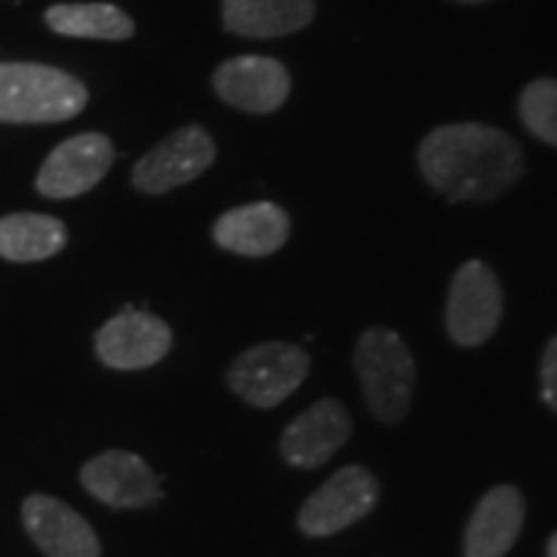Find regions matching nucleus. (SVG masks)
<instances>
[{"label":"nucleus","instance_id":"obj_22","mask_svg":"<svg viewBox=\"0 0 557 557\" xmlns=\"http://www.w3.org/2000/svg\"><path fill=\"white\" fill-rule=\"evenodd\" d=\"M459 3H487V0H459Z\"/></svg>","mask_w":557,"mask_h":557},{"label":"nucleus","instance_id":"obj_15","mask_svg":"<svg viewBox=\"0 0 557 557\" xmlns=\"http://www.w3.org/2000/svg\"><path fill=\"white\" fill-rule=\"evenodd\" d=\"M212 238L220 248L238 256L276 253L289 238V214L274 201H256L230 209L214 222Z\"/></svg>","mask_w":557,"mask_h":557},{"label":"nucleus","instance_id":"obj_2","mask_svg":"<svg viewBox=\"0 0 557 557\" xmlns=\"http://www.w3.org/2000/svg\"><path fill=\"white\" fill-rule=\"evenodd\" d=\"M86 103V86L58 67L39 62H0V122H65L81 114Z\"/></svg>","mask_w":557,"mask_h":557},{"label":"nucleus","instance_id":"obj_16","mask_svg":"<svg viewBox=\"0 0 557 557\" xmlns=\"http://www.w3.org/2000/svg\"><path fill=\"white\" fill-rule=\"evenodd\" d=\"M315 18V0H222L225 29L246 39L287 37Z\"/></svg>","mask_w":557,"mask_h":557},{"label":"nucleus","instance_id":"obj_18","mask_svg":"<svg viewBox=\"0 0 557 557\" xmlns=\"http://www.w3.org/2000/svg\"><path fill=\"white\" fill-rule=\"evenodd\" d=\"M47 26L62 37L122 41L135 34V24L122 9L109 3H73L52 5L45 13Z\"/></svg>","mask_w":557,"mask_h":557},{"label":"nucleus","instance_id":"obj_9","mask_svg":"<svg viewBox=\"0 0 557 557\" xmlns=\"http://www.w3.org/2000/svg\"><path fill=\"white\" fill-rule=\"evenodd\" d=\"M214 90L230 107L248 114H271L289 99V70L274 58L240 54L225 60L214 73Z\"/></svg>","mask_w":557,"mask_h":557},{"label":"nucleus","instance_id":"obj_19","mask_svg":"<svg viewBox=\"0 0 557 557\" xmlns=\"http://www.w3.org/2000/svg\"><path fill=\"white\" fill-rule=\"evenodd\" d=\"M519 114L534 137L557 148V81L537 78L529 83L519 96Z\"/></svg>","mask_w":557,"mask_h":557},{"label":"nucleus","instance_id":"obj_21","mask_svg":"<svg viewBox=\"0 0 557 557\" xmlns=\"http://www.w3.org/2000/svg\"><path fill=\"white\" fill-rule=\"evenodd\" d=\"M547 557H557V532L547 542Z\"/></svg>","mask_w":557,"mask_h":557},{"label":"nucleus","instance_id":"obj_12","mask_svg":"<svg viewBox=\"0 0 557 557\" xmlns=\"http://www.w3.org/2000/svg\"><path fill=\"white\" fill-rule=\"evenodd\" d=\"M81 483L111 508H145L160 500V485L150 465L122 449L103 451L83 465Z\"/></svg>","mask_w":557,"mask_h":557},{"label":"nucleus","instance_id":"obj_1","mask_svg":"<svg viewBox=\"0 0 557 557\" xmlns=\"http://www.w3.org/2000/svg\"><path fill=\"white\" fill-rule=\"evenodd\" d=\"M418 169L449 201H491L524 176V152L491 124H444L418 148Z\"/></svg>","mask_w":557,"mask_h":557},{"label":"nucleus","instance_id":"obj_8","mask_svg":"<svg viewBox=\"0 0 557 557\" xmlns=\"http://www.w3.org/2000/svg\"><path fill=\"white\" fill-rule=\"evenodd\" d=\"M114 163V145L99 132L70 137L50 152L37 176V191L50 199L81 197L107 176Z\"/></svg>","mask_w":557,"mask_h":557},{"label":"nucleus","instance_id":"obj_13","mask_svg":"<svg viewBox=\"0 0 557 557\" xmlns=\"http://www.w3.org/2000/svg\"><path fill=\"white\" fill-rule=\"evenodd\" d=\"M21 519L34 545L47 557H101L94 527L58 498L34 493L21 506Z\"/></svg>","mask_w":557,"mask_h":557},{"label":"nucleus","instance_id":"obj_20","mask_svg":"<svg viewBox=\"0 0 557 557\" xmlns=\"http://www.w3.org/2000/svg\"><path fill=\"white\" fill-rule=\"evenodd\" d=\"M540 380H542V400H545L553 410H557V336L549 341L545 354H542Z\"/></svg>","mask_w":557,"mask_h":557},{"label":"nucleus","instance_id":"obj_10","mask_svg":"<svg viewBox=\"0 0 557 557\" xmlns=\"http://www.w3.org/2000/svg\"><path fill=\"white\" fill-rule=\"evenodd\" d=\"M173 336L163 320L143 310H124L96 333V354L111 369H148L171 351Z\"/></svg>","mask_w":557,"mask_h":557},{"label":"nucleus","instance_id":"obj_17","mask_svg":"<svg viewBox=\"0 0 557 557\" xmlns=\"http://www.w3.org/2000/svg\"><path fill=\"white\" fill-rule=\"evenodd\" d=\"M67 233L50 214H9L0 218V256L5 261H45L65 248Z\"/></svg>","mask_w":557,"mask_h":557},{"label":"nucleus","instance_id":"obj_11","mask_svg":"<svg viewBox=\"0 0 557 557\" xmlns=\"http://www.w3.org/2000/svg\"><path fill=\"white\" fill-rule=\"evenodd\" d=\"M348 436H351V416L338 400L325 398L299 413L284 429L278 449L292 468L315 470L344 447Z\"/></svg>","mask_w":557,"mask_h":557},{"label":"nucleus","instance_id":"obj_3","mask_svg":"<svg viewBox=\"0 0 557 557\" xmlns=\"http://www.w3.org/2000/svg\"><path fill=\"white\" fill-rule=\"evenodd\" d=\"M354 367L369 410L382 423H400L408 416L416 389V361L406 341L382 325L369 329L357 341Z\"/></svg>","mask_w":557,"mask_h":557},{"label":"nucleus","instance_id":"obj_7","mask_svg":"<svg viewBox=\"0 0 557 557\" xmlns=\"http://www.w3.org/2000/svg\"><path fill=\"white\" fill-rule=\"evenodd\" d=\"M218 148L205 127L189 124L165 137L132 171V184L143 194H165L199 178L214 163Z\"/></svg>","mask_w":557,"mask_h":557},{"label":"nucleus","instance_id":"obj_6","mask_svg":"<svg viewBox=\"0 0 557 557\" xmlns=\"http://www.w3.org/2000/svg\"><path fill=\"white\" fill-rule=\"evenodd\" d=\"M380 500V483L367 468L348 465L325 480L299 508L297 524L308 537H331L364 519Z\"/></svg>","mask_w":557,"mask_h":557},{"label":"nucleus","instance_id":"obj_5","mask_svg":"<svg viewBox=\"0 0 557 557\" xmlns=\"http://www.w3.org/2000/svg\"><path fill=\"white\" fill-rule=\"evenodd\" d=\"M504 289L483 261H468L455 271L447 297V333L457 346H483L498 331Z\"/></svg>","mask_w":557,"mask_h":557},{"label":"nucleus","instance_id":"obj_14","mask_svg":"<svg viewBox=\"0 0 557 557\" xmlns=\"http://www.w3.org/2000/svg\"><path fill=\"white\" fill-rule=\"evenodd\" d=\"M524 496L513 485H496L478 500L465 529V557H506L524 527Z\"/></svg>","mask_w":557,"mask_h":557},{"label":"nucleus","instance_id":"obj_4","mask_svg":"<svg viewBox=\"0 0 557 557\" xmlns=\"http://www.w3.org/2000/svg\"><path fill=\"white\" fill-rule=\"evenodd\" d=\"M310 374L305 348L284 341L250 346L227 369V385L253 408H276L289 398Z\"/></svg>","mask_w":557,"mask_h":557}]
</instances>
